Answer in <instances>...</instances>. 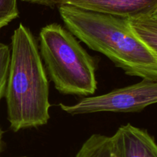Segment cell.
<instances>
[{"instance_id":"6da1fadb","label":"cell","mask_w":157,"mask_h":157,"mask_svg":"<svg viewBox=\"0 0 157 157\" xmlns=\"http://www.w3.org/2000/svg\"><path fill=\"white\" fill-rule=\"evenodd\" d=\"M6 98L9 128L17 132L50 119L49 81L35 35L20 23L11 37Z\"/></svg>"},{"instance_id":"7a4b0ae2","label":"cell","mask_w":157,"mask_h":157,"mask_svg":"<svg viewBox=\"0 0 157 157\" xmlns=\"http://www.w3.org/2000/svg\"><path fill=\"white\" fill-rule=\"evenodd\" d=\"M58 9L66 29L87 47L107 56L127 75L157 80L156 58L127 19L67 5Z\"/></svg>"},{"instance_id":"3957f363","label":"cell","mask_w":157,"mask_h":157,"mask_svg":"<svg viewBox=\"0 0 157 157\" xmlns=\"http://www.w3.org/2000/svg\"><path fill=\"white\" fill-rule=\"evenodd\" d=\"M38 49L47 75L63 95L90 96L98 89L97 61L65 27L51 23L38 34Z\"/></svg>"},{"instance_id":"277c9868","label":"cell","mask_w":157,"mask_h":157,"mask_svg":"<svg viewBox=\"0 0 157 157\" xmlns=\"http://www.w3.org/2000/svg\"><path fill=\"white\" fill-rule=\"evenodd\" d=\"M157 103V80L140 82L104 95L84 97L74 105L60 103L63 112L71 115L101 112H137Z\"/></svg>"},{"instance_id":"5b68a950","label":"cell","mask_w":157,"mask_h":157,"mask_svg":"<svg viewBox=\"0 0 157 157\" xmlns=\"http://www.w3.org/2000/svg\"><path fill=\"white\" fill-rule=\"evenodd\" d=\"M67 5L123 18L150 15L157 9V0H52V6Z\"/></svg>"},{"instance_id":"8992f818","label":"cell","mask_w":157,"mask_h":157,"mask_svg":"<svg viewBox=\"0 0 157 157\" xmlns=\"http://www.w3.org/2000/svg\"><path fill=\"white\" fill-rule=\"evenodd\" d=\"M115 157H157V143L147 130L128 124L111 136Z\"/></svg>"},{"instance_id":"52a82bcc","label":"cell","mask_w":157,"mask_h":157,"mask_svg":"<svg viewBox=\"0 0 157 157\" xmlns=\"http://www.w3.org/2000/svg\"><path fill=\"white\" fill-rule=\"evenodd\" d=\"M135 35L145 44L157 60V18L146 15L127 18Z\"/></svg>"},{"instance_id":"ba28073f","label":"cell","mask_w":157,"mask_h":157,"mask_svg":"<svg viewBox=\"0 0 157 157\" xmlns=\"http://www.w3.org/2000/svg\"><path fill=\"white\" fill-rule=\"evenodd\" d=\"M75 157H115L111 136L93 134L83 143Z\"/></svg>"},{"instance_id":"9c48e42d","label":"cell","mask_w":157,"mask_h":157,"mask_svg":"<svg viewBox=\"0 0 157 157\" xmlns=\"http://www.w3.org/2000/svg\"><path fill=\"white\" fill-rule=\"evenodd\" d=\"M11 49L8 45L0 42V102L5 97L9 64H10Z\"/></svg>"},{"instance_id":"30bf717a","label":"cell","mask_w":157,"mask_h":157,"mask_svg":"<svg viewBox=\"0 0 157 157\" xmlns=\"http://www.w3.org/2000/svg\"><path fill=\"white\" fill-rule=\"evenodd\" d=\"M19 16L17 0H0V29Z\"/></svg>"},{"instance_id":"8fae6325","label":"cell","mask_w":157,"mask_h":157,"mask_svg":"<svg viewBox=\"0 0 157 157\" xmlns=\"http://www.w3.org/2000/svg\"><path fill=\"white\" fill-rule=\"evenodd\" d=\"M25 2L32 3V4L41 5V6H51L52 7V0H21Z\"/></svg>"},{"instance_id":"7c38bea8","label":"cell","mask_w":157,"mask_h":157,"mask_svg":"<svg viewBox=\"0 0 157 157\" xmlns=\"http://www.w3.org/2000/svg\"><path fill=\"white\" fill-rule=\"evenodd\" d=\"M3 135H4V131L2 130V129L0 126V155L2 152V151L4 150L5 146H6V143L3 140Z\"/></svg>"},{"instance_id":"4fadbf2b","label":"cell","mask_w":157,"mask_h":157,"mask_svg":"<svg viewBox=\"0 0 157 157\" xmlns=\"http://www.w3.org/2000/svg\"><path fill=\"white\" fill-rule=\"evenodd\" d=\"M150 15H153V16H154V17H156V18H157V9H156V10L154 11V12H153V13L150 14Z\"/></svg>"},{"instance_id":"5bb4252c","label":"cell","mask_w":157,"mask_h":157,"mask_svg":"<svg viewBox=\"0 0 157 157\" xmlns=\"http://www.w3.org/2000/svg\"><path fill=\"white\" fill-rule=\"evenodd\" d=\"M21 157H26V156H21Z\"/></svg>"}]
</instances>
